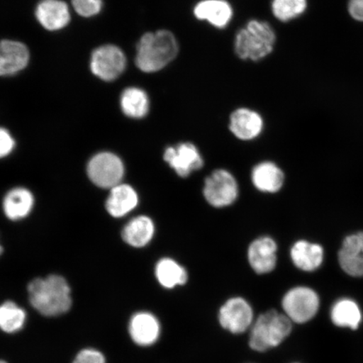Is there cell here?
<instances>
[{"instance_id":"cell-5","label":"cell","mask_w":363,"mask_h":363,"mask_svg":"<svg viewBox=\"0 0 363 363\" xmlns=\"http://www.w3.org/2000/svg\"><path fill=\"white\" fill-rule=\"evenodd\" d=\"M281 306L293 323L305 324L314 318L320 308V298L311 288L297 286L284 295Z\"/></svg>"},{"instance_id":"cell-21","label":"cell","mask_w":363,"mask_h":363,"mask_svg":"<svg viewBox=\"0 0 363 363\" xmlns=\"http://www.w3.org/2000/svg\"><path fill=\"white\" fill-rule=\"evenodd\" d=\"M252 181L253 185L259 191L275 194L283 188L284 174L274 162H262L254 167L252 172Z\"/></svg>"},{"instance_id":"cell-19","label":"cell","mask_w":363,"mask_h":363,"mask_svg":"<svg viewBox=\"0 0 363 363\" xmlns=\"http://www.w3.org/2000/svg\"><path fill=\"white\" fill-rule=\"evenodd\" d=\"M138 203V194L133 186L121 183L110 189L106 208L108 215L119 219L133 212Z\"/></svg>"},{"instance_id":"cell-29","label":"cell","mask_w":363,"mask_h":363,"mask_svg":"<svg viewBox=\"0 0 363 363\" xmlns=\"http://www.w3.org/2000/svg\"><path fill=\"white\" fill-rule=\"evenodd\" d=\"M72 363H107L104 354L94 347H86L76 354Z\"/></svg>"},{"instance_id":"cell-23","label":"cell","mask_w":363,"mask_h":363,"mask_svg":"<svg viewBox=\"0 0 363 363\" xmlns=\"http://www.w3.org/2000/svg\"><path fill=\"white\" fill-rule=\"evenodd\" d=\"M194 15L213 26L224 28L233 17V9L225 0H204L194 8Z\"/></svg>"},{"instance_id":"cell-24","label":"cell","mask_w":363,"mask_h":363,"mask_svg":"<svg viewBox=\"0 0 363 363\" xmlns=\"http://www.w3.org/2000/svg\"><path fill=\"white\" fill-rule=\"evenodd\" d=\"M121 108L125 116L131 119H143L149 112L148 95L142 89L127 88L121 96Z\"/></svg>"},{"instance_id":"cell-10","label":"cell","mask_w":363,"mask_h":363,"mask_svg":"<svg viewBox=\"0 0 363 363\" xmlns=\"http://www.w3.org/2000/svg\"><path fill=\"white\" fill-rule=\"evenodd\" d=\"M128 333L133 343L140 347L155 345L162 335V325L157 316L147 311H140L130 316Z\"/></svg>"},{"instance_id":"cell-1","label":"cell","mask_w":363,"mask_h":363,"mask_svg":"<svg viewBox=\"0 0 363 363\" xmlns=\"http://www.w3.org/2000/svg\"><path fill=\"white\" fill-rule=\"evenodd\" d=\"M30 305L40 315H65L72 306V289L65 277L51 274L36 278L27 286Z\"/></svg>"},{"instance_id":"cell-20","label":"cell","mask_w":363,"mask_h":363,"mask_svg":"<svg viewBox=\"0 0 363 363\" xmlns=\"http://www.w3.org/2000/svg\"><path fill=\"white\" fill-rule=\"evenodd\" d=\"M156 227L153 220L147 216H139L131 219L122 230L124 242L134 248H143L152 242Z\"/></svg>"},{"instance_id":"cell-34","label":"cell","mask_w":363,"mask_h":363,"mask_svg":"<svg viewBox=\"0 0 363 363\" xmlns=\"http://www.w3.org/2000/svg\"><path fill=\"white\" fill-rule=\"evenodd\" d=\"M294 363H297V362H294Z\"/></svg>"},{"instance_id":"cell-9","label":"cell","mask_w":363,"mask_h":363,"mask_svg":"<svg viewBox=\"0 0 363 363\" xmlns=\"http://www.w3.org/2000/svg\"><path fill=\"white\" fill-rule=\"evenodd\" d=\"M126 67V57L119 48L106 45L94 50L90 68L99 79L111 82L119 78Z\"/></svg>"},{"instance_id":"cell-8","label":"cell","mask_w":363,"mask_h":363,"mask_svg":"<svg viewBox=\"0 0 363 363\" xmlns=\"http://www.w3.org/2000/svg\"><path fill=\"white\" fill-rule=\"evenodd\" d=\"M204 199L215 208H225L234 203L238 197L237 180L229 171L217 169L204 181Z\"/></svg>"},{"instance_id":"cell-15","label":"cell","mask_w":363,"mask_h":363,"mask_svg":"<svg viewBox=\"0 0 363 363\" xmlns=\"http://www.w3.org/2000/svg\"><path fill=\"white\" fill-rule=\"evenodd\" d=\"M290 258L298 269L315 272L323 264L325 250L319 243L298 240L290 249Z\"/></svg>"},{"instance_id":"cell-4","label":"cell","mask_w":363,"mask_h":363,"mask_svg":"<svg viewBox=\"0 0 363 363\" xmlns=\"http://www.w3.org/2000/svg\"><path fill=\"white\" fill-rule=\"evenodd\" d=\"M275 40L274 31L269 23L253 20L238 33L235 52L240 58L258 61L272 52Z\"/></svg>"},{"instance_id":"cell-22","label":"cell","mask_w":363,"mask_h":363,"mask_svg":"<svg viewBox=\"0 0 363 363\" xmlns=\"http://www.w3.org/2000/svg\"><path fill=\"white\" fill-rule=\"evenodd\" d=\"M154 272L158 284L165 289L183 287L189 281L187 269L171 257H162L158 260Z\"/></svg>"},{"instance_id":"cell-31","label":"cell","mask_w":363,"mask_h":363,"mask_svg":"<svg viewBox=\"0 0 363 363\" xmlns=\"http://www.w3.org/2000/svg\"><path fill=\"white\" fill-rule=\"evenodd\" d=\"M348 10L354 19L363 21V0H350Z\"/></svg>"},{"instance_id":"cell-25","label":"cell","mask_w":363,"mask_h":363,"mask_svg":"<svg viewBox=\"0 0 363 363\" xmlns=\"http://www.w3.org/2000/svg\"><path fill=\"white\" fill-rule=\"evenodd\" d=\"M331 320L339 328L357 330L362 322L359 306L350 298H342L335 303L331 308Z\"/></svg>"},{"instance_id":"cell-13","label":"cell","mask_w":363,"mask_h":363,"mask_svg":"<svg viewBox=\"0 0 363 363\" xmlns=\"http://www.w3.org/2000/svg\"><path fill=\"white\" fill-rule=\"evenodd\" d=\"M338 262L340 269L349 276L363 277V231H356L343 239Z\"/></svg>"},{"instance_id":"cell-2","label":"cell","mask_w":363,"mask_h":363,"mask_svg":"<svg viewBox=\"0 0 363 363\" xmlns=\"http://www.w3.org/2000/svg\"><path fill=\"white\" fill-rule=\"evenodd\" d=\"M135 65L144 72L162 69L178 55L179 45L169 30L145 34L136 48Z\"/></svg>"},{"instance_id":"cell-26","label":"cell","mask_w":363,"mask_h":363,"mask_svg":"<svg viewBox=\"0 0 363 363\" xmlns=\"http://www.w3.org/2000/svg\"><path fill=\"white\" fill-rule=\"evenodd\" d=\"M27 321V313L24 308L13 301L0 303V330L13 335L24 329Z\"/></svg>"},{"instance_id":"cell-11","label":"cell","mask_w":363,"mask_h":363,"mask_svg":"<svg viewBox=\"0 0 363 363\" xmlns=\"http://www.w3.org/2000/svg\"><path fill=\"white\" fill-rule=\"evenodd\" d=\"M163 159L181 178L189 177L203 166L201 152L195 145L190 143L167 147Z\"/></svg>"},{"instance_id":"cell-7","label":"cell","mask_w":363,"mask_h":363,"mask_svg":"<svg viewBox=\"0 0 363 363\" xmlns=\"http://www.w3.org/2000/svg\"><path fill=\"white\" fill-rule=\"evenodd\" d=\"M217 318L221 328L233 335L247 333L256 319L251 303L242 296L227 299L219 308Z\"/></svg>"},{"instance_id":"cell-32","label":"cell","mask_w":363,"mask_h":363,"mask_svg":"<svg viewBox=\"0 0 363 363\" xmlns=\"http://www.w3.org/2000/svg\"><path fill=\"white\" fill-rule=\"evenodd\" d=\"M3 252H4V247H2V245L0 244V256L2 255Z\"/></svg>"},{"instance_id":"cell-3","label":"cell","mask_w":363,"mask_h":363,"mask_svg":"<svg viewBox=\"0 0 363 363\" xmlns=\"http://www.w3.org/2000/svg\"><path fill=\"white\" fill-rule=\"evenodd\" d=\"M293 324L283 312L274 308L262 313L249 330L250 348L263 353L279 347L291 334Z\"/></svg>"},{"instance_id":"cell-27","label":"cell","mask_w":363,"mask_h":363,"mask_svg":"<svg viewBox=\"0 0 363 363\" xmlns=\"http://www.w3.org/2000/svg\"><path fill=\"white\" fill-rule=\"evenodd\" d=\"M306 6V0H274L272 7L276 18L288 21L301 16Z\"/></svg>"},{"instance_id":"cell-12","label":"cell","mask_w":363,"mask_h":363,"mask_svg":"<svg viewBox=\"0 0 363 363\" xmlns=\"http://www.w3.org/2000/svg\"><path fill=\"white\" fill-rule=\"evenodd\" d=\"M278 245L269 237L253 240L247 250V259L251 269L259 275L269 274L278 262Z\"/></svg>"},{"instance_id":"cell-18","label":"cell","mask_w":363,"mask_h":363,"mask_svg":"<svg viewBox=\"0 0 363 363\" xmlns=\"http://www.w3.org/2000/svg\"><path fill=\"white\" fill-rule=\"evenodd\" d=\"M229 128L235 138L242 140H252L262 133L263 120L256 111L240 108L231 113Z\"/></svg>"},{"instance_id":"cell-33","label":"cell","mask_w":363,"mask_h":363,"mask_svg":"<svg viewBox=\"0 0 363 363\" xmlns=\"http://www.w3.org/2000/svg\"><path fill=\"white\" fill-rule=\"evenodd\" d=\"M0 363H9L8 362L6 361H4V360H2V359H0Z\"/></svg>"},{"instance_id":"cell-17","label":"cell","mask_w":363,"mask_h":363,"mask_svg":"<svg viewBox=\"0 0 363 363\" xmlns=\"http://www.w3.org/2000/svg\"><path fill=\"white\" fill-rule=\"evenodd\" d=\"M34 206L33 194L24 187L13 188L4 195L2 201L4 216L12 221L21 220L29 216Z\"/></svg>"},{"instance_id":"cell-14","label":"cell","mask_w":363,"mask_h":363,"mask_svg":"<svg viewBox=\"0 0 363 363\" xmlns=\"http://www.w3.org/2000/svg\"><path fill=\"white\" fill-rule=\"evenodd\" d=\"M30 60L26 45L16 40H0V77L12 76L25 69Z\"/></svg>"},{"instance_id":"cell-35","label":"cell","mask_w":363,"mask_h":363,"mask_svg":"<svg viewBox=\"0 0 363 363\" xmlns=\"http://www.w3.org/2000/svg\"><path fill=\"white\" fill-rule=\"evenodd\" d=\"M249 363H251V362H249Z\"/></svg>"},{"instance_id":"cell-6","label":"cell","mask_w":363,"mask_h":363,"mask_svg":"<svg viewBox=\"0 0 363 363\" xmlns=\"http://www.w3.org/2000/svg\"><path fill=\"white\" fill-rule=\"evenodd\" d=\"M125 172L123 161L116 154L110 152L95 154L87 165L89 180L101 189H111L121 184Z\"/></svg>"},{"instance_id":"cell-16","label":"cell","mask_w":363,"mask_h":363,"mask_svg":"<svg viewBox=\"0 0 363 363\" xmlns=\"http://www.w3.org/2000/svg\"><path fill=\"white\" fill-rule=\"evenodd\" d=\"M35 17L45 29L54 31L68 25L70 12L62 0H42L36 6Z\"/></svg>"},{"instance_id":"cell-30","label":"cell","mask_w":363,"mask_h":363,"mask_svg":"<svg viewBox=\"0 0 363 363\" xmlns=\"http://www.w3.org/2000/svg\"><path fill=\"white\" fill-rule=\"evenodd\" d=\"M15 148V138L6 128L0 127V160L10 156Z\"/></svg>"},{"instance_id":"cell-28","label":"cell","mask_w":363,"mask_h":363,"mask_svg":"<svg viewBox=\"0 0 363 363\" xmlns=\"http://www.w3.org/2000/svg\"><path fill=\"white\" fill-rule=\"evenodd\" d=\"M72 4L79 16L87 18L98 15L103 7V0H72Z\"/></svg>"}]
</instances>
